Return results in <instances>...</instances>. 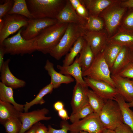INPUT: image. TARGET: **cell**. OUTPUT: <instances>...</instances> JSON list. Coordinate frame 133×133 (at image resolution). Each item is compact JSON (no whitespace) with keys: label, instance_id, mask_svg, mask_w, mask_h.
<instances>
[{"label":"cell","instance_id":"1","mask_svg":"<svg viewBox=\"0 0 133 133\" xmlns=\"http://www.w3.org/2000/svg\"><path fill=\"white\" fill-rule=\"evenodd\" d=\"M68 24L58 22L43 30L36 37L37 50L49 54L58 44Z\"/></svg>","mask_w":133,"mask_h":133},{"label":"cell","instance_id":"2","mask_svg":"<svg viewBox=\"0 0 133 133\" xmlns=\"http://www.w3.org/2000/svg\"><path fill=\"white\" fill-rule=\"evenodd\" d=\"M65 0H27L28 9L33 18L56 19L65 5Z\"/></svg>","mask_w":133,"mask_h":133},{"label":"cell","instance_id":"3","mask_svg":"<svg viewBox=\"0 0 133 133\" xmlns=\"http://www.w3.org/2000/svg\"><path fill=\"white\" fill-rule=\"evenodd\" d=\"M85 31L83 26L68 24L58 44L50 53V55L56 60H60L68 53L77 40L83 36Z\"/></svg>","mask_w":133,"mask_h":133},{"label":"cell","instance_id":"4","mask_svg":"<svg viewBox=\"0 0 133 133\" xmlns=\"http://www.w3.org/2000/svg\"><path fill=\"white\" fill-rule=\"evenodd\" d=\"M22 29L16 35L5 39L1 45L4 48L5 53L11 55L31 54L37 50L36 37L26 40L21 36Z\"/></svg>","mask_w":133,"mask_h":133},{"label":"cell","instance_id":"5","mask_svg":"<svg viewBox=\"0 0 133 133\" xmlns=\"http://www.w3.org/2000/svg\"><path fill=\"white\" fill-rule=\"evenodd\" d=\"M99 116L106 129L114 130L124 123L121 109L118 104L114 100H105Z\"/></svg>","mask_w":133,"mask_h":133},{"label":"cell","instance_id":"6","mask_svg":"<svg viewBox=\"0 0 133 133\" xmlns=\"http://www.w3.org/2000/svg\"><path fill=\"white\" fill-rule=\"evenodd\" d=\"M111 75L110 68L105 61L103 51L95 57L90 66L83 73V77L103 81L116 88Z\"/></svg>","mask_w":133,"mask_h":133},{"label":"cell","instance_id":"7","mask_svg":"<svg viewBox=\"0 0 133 133\" xmlns=\"http://www.w3.org/2000/svg\"><path fill=\"white\" fill-rule=\"evenodd\" d=\"M29 19L23 16L16 14L7 15L0 20V45L10 35L22 27H26Z\"/></svg>","mask_w":133,"mask_h":133},{"label":"cell","instance_id":"8","mask_svg":"<svg viewBox=\"0 0 133 133\" xmlns=\"http://www.w3.org/2000/svg\"><path fill=\"white\" fill-rule=\"evenodd\" d=\"M105 129L99 115L94 112L69 125L70 133H78L81 131L90 133H102Z\"/></svg>","mask_w":133,"mask_h":133},{"label":"cell","instance_id":"9","mask_svg":"<svg viewBox=\"0 0 133 133\" xmlns=\"http://www.w3.org/2000/svg\"><path fill=\"white\" fill-rule=\"evenodd\" d=\"M118 2L109 6L100 15L104 20L107 31L110 33H113L119 25L127 8L119 5Z\"/></svg>","mask_w":133,"mask_h":133},{"label":"cell","instance_id":"10","mask_svg":"<svg viewBox=\"0 0 133 133\" xmlns=\"http://www.w3.org/2000/svg\"><path fill=\"white\" fill-rule=\"evenodd\" d=\"M58 22L56 19L49 18L29 19L27 25L22 30L21 35L26 40L34 39L43 30Z\"/></svg>","mask_w":133,"mask_h":133},{"label":"cell","instance_id":"11","mask_svg":"<svg viewBox=\"0 0 133 133\" xmlns=\"http://www.w3.org/2000/svg\"><path fill=\"white\" fill-rule=\"evenodd\" d=\"M49 112V110L46 108L29 112H21L19 118L22 125L19 133H24L33 126L40 121H48L50 120L51 117L46 116Z\"/></svg>","mask_w":133,"mask_h":133},{"label":"cell","instance_id":"12","mask_svg":"<svg viewBox=\"0 0 133 133\" xmlns=\"http://www.w3.org/2000/svg\"><path fill=\"white\" fill-rule=\"evenodd\" d=\"M83 78L88 87L105 100H114L115 97L118 94L116 88L105 82L87 77Z\"/></svg>","mask_w":133,"mask_h":133},{"label":"cell","instance_id":"13","mask_svg":"<svg viewBox=\"0 0 133 133\" xmlns=\"http://www.w3.org/2000/svg\"><path fill=\"white\" fill-rule=\"evenodd\" d=\"M95 57L102 52L108 44L106 33L104 32L86 31L83 36Z\"/></svg>","mask_w":133,"mask_h":133},{"label":"cell","instance_id":"14","mask_svg":"<svg viewBox=\"0 0 133 133\" xmlns=\"http://www.w3.org/2000/svg\"><path fill=\"white\" fill-rule=\"evenodd\" d=\"M56 19L58 22L74 23L84 27L86 22L77 14L69 0H66L65 5L59 12Z\"/></svg>","mask_w":133,"mask_h":133},{"label":"cell","instance_id":"15","mask_svg":"<svg viewBox=\"0 0 133 133\" xmlns=\"http://www.w3.org/2000/svg\"><path fill=\"white\" fill-rule=\"evenodd\" d=\"M88 88L76 82L73 88L71 103L72 109L71 114L77 113L89 104L86 92Z\"/></svg>","mask_w":133,"mask_h":133},{"label":"cell","instance_id":"16","mask_svg":"<svg viewBox=\"0 0 133 133\" xmlns=\"http://www.w3.org/2000/svg\"><path fill=\"white\" fill-rule=\"evenodd\" d=\"M118 93L128 103L133 101V84L131 80L118 74L111 75Z\"/></svg>","mask_w":133,"mask_h":133},{"label":"cell","instance_id":"17","mask_svg":"<svg viewBox=\"0 0 133 133\" xmlns=\"http://www.w3.org/2000/svg\"><path fill=\"white\" fill-rule=\"evenodd\" d=\"M10 61V59H8L4 61L0 69L1 82L13 89L24 87L26 84L25 82L16 77L11 72L9 66Z\"/></svg>","mask_w":133,"mask_h":133},{"label":"cell","instance_id":"18","mask_svg":"<svg viewBox=\"0 0 133 133\" xmlns=\"http://www.w3.org/2000/svg\"><path fill=\"white\" fill-rule=\"evenodd\" d=\"M54 66L52 63L47 60L44 67L50 77V83L54 89L58 88L62 84H68L74 82V79L71 76L64 75L57 72L55 69Z\"/></svg>","mask_w":133,"mask_h":133},{"label":"cell","instance_id":"19","mask_svg":"<svg viewBox=\"0 0 133 133\" xmlns=\"http://www.w3.org/2000/svg\"><path fill=\"white\" fill-rule=\"evenodd\" d=\"M57 67L59 70V72L61 74L73 77L76 82L80 83L84 87L88 88L83 78V72L77 57L71 64L67 66L58 65L57 66Z\"/></svg>","mask_w":133,"mask_h":133},{"label":"cell","instance_id":"20","mask_svg":"<svg viewBox=\"0 0 133 133\" xmlns=\"http://www.w3.org/2000/svg\"><path fill=\"white\" fill-rule=\"evenodd\" d=\"M83 1L89 15L98 16L109 6L118 1L111 0H84Z\"/></svg>","mask_w":133,"mask_h":133},{"label":"cell","instance_id":"21","mask_svg":"<svg viewBox=\"0 0 133 133\" xmlns=\"http://www.w3.org/2000/svg\"><path fill=\"white\" fill-rule=\"evenodd\" d=\"M108 43L129 47L133 46V31L124 28L108 40Z\"/></svg>","mask_w":133,"mask_h":133},{"label":"cell","instance_id":"22","mask_svg":"<svg viewBox=\"0 0 133 133\" xmlns=\"http://www.w3.org/2000/svg\"><path fill=\"white\" fill-rule=\"evenodd\" d=\"M131 62L129 48L123 46L110 69L111 75L118 74Z\"/></svg>","mask_w":133,"mask_h":133},{"label":"cell","instance_id":"23","mask_svg":"<svg viewBox=\"0 0 133 133\" xmlns=\"http://www.w3.org/2000/svg\"><path fill=\"white\" fill-rule=\"evenodd\" d=\"M80 54L79 56L77 58L83 73L90 66L95 57L89 45L85 41Z\"/></svg>","mask_w":133,"mask_h":133},{"label":"cell","instance_id":"24","mask_svg":"<svg viewBox=\"0 0 133 133\" xmlns=\"http://www.w3.org/2000/svg\"><path fill=\"white\" fill-rule=\"evenodd\" d=\"M114 100L118 104L121 109L123 123L128 126L133 132V111L120 94H118L116 96Z\"/></svg>","mask_w":133,"mask_h":133},{"label":"cell","instance_id":"25","mask_svg":"<svg viewBox=\"0 0 133 133\" xmlns=\"http://www.w3.org/2000/svg\"><path fill=\"white\" fill-rule=\"evenodd\" d=\"M0 100L9 103L13 105L18 111H24V105L16 102L14 97L13 89L0 82Z\"/></svg>","mask_w":133,"mask_h":133},{"label":"cell","instance_id":"26","mask_svg":"<svg viewBox=\"0 0 133 133\" xmlns=\"http://www.w3.org/2000/svg\"><path fill=\"white\" fill-rule=\"evenodd\" d=\"M21 112L11 104L0 100V123L2 124L8 119L13 117L19 118Z\"/></svg>","mask_w":133,"mask_h":133},{"label":"cell","instance_id":"27","mask_svg":"<svg viewBox=\"0 0 133 133\" xmlns=\"http://www.w3.org/2000/svg\"><path fill=\"white\" fill-rule=\"evenodd\" d=\"M85 41L83 36L80 37L77 40L70 49V52L66 55L63 61V66H69L73 63L75 57L82 50Z\"/></svg>","mask_w":133,"mask_h":133},{"label":"cell","instance_id":"28","mask_svg":"<svg viewBox=\"0 0 133 133\" xmlns=\"http://www.w3.org/2000/svg\"><path fill=\"white\" fill-rule=\"evenodd\" d=\"M54 88L50 83L41 89L36 97L29 102H26L24 105V111L25 112H28L31 107L35 105H42L45 103V101L43 97L46 95L51 93Z\"/></svg>","mask_w":133,"mask_h":133},{"label":"cell","instance_id":"29","mask_svg":"<svg viewBox=\"0 0 133 133\" xmlns=\"http://www.w3.org/2000/svg\"><path fill=\"white\" fill-rule=\"evenodd\" d=\"M122 47L117 44L108 43L103 51L105 61L110 69Z\"/></svg>","mask_w":133,"mask_h":133},{"label":"cell","instance_id":"30","mask_svg":"<svg viewBox=\"0 0 133 133\" xmlns=\"http://www.w3.org/2000/svg\"><path fill=\"white\" fill-rule=\"evenodd\" d=\"M12 8L7 15L16 14L24 16L29 19H33L25 0H14Z\"/></svg>","mask_w":133,"mask_h":133},{"label":"cell","instance_id":"31","mask_svg":"<svg viewBox=\"0 0 133 133\" xmlns=\"http://www.w3.org/2000/svg\"><path fill=\"white\" fill-rule=\"evenodd\" d=\"M86 92L89 104L94 112L99 115L104 105L105 100L92 90L88 88Z\"/></svg>","mask_w":133,"mask_h":133},{"label":"cell","instance_id":"32","mask_svg":"<svg viewBox=\"0 0 133 133\" xmlns=\"http://www.w3.org/2000/svg\"><path fill=\"white\" fill-rule=\"evenodd\" d=\"M103 26L102 21L98 16L89 15L84 28L86 31H100Z\"/></svg>","mask_w":133,"mask_h":133},{"label":"cell","instance_id":"33","mask_svg":"<svg viewBox=\"0 0 133 133\" xmlns=\"http://www.w3.org/2000/svg\"><path fill=\"white\" fill-rule=\"evenodd\" d=\"M7 133H19L22 124L19 118L13 117L6 120L3 124Z\"/></svg>","mask_w":133,"mask_h":133},{"label":"cell","instance_id":"34","mask_svg":"<svg viewBox=\"0 0 133 133\" xmlns=\"http://www.w3.org/2000/svg\"><path fill=\"white\" fill-rule=\"evenodd\" d=\"M69 1L78 15L86 21L89 15L83 0Z\"/></svg>","mask_w":133,"mask_h":133},{"label":"cell","instance_id":"35","mask_svg":"<svg viewBox=\"0 0 133 133\" xmlns=\"http://www.w3.org/2000/svg\"><path fill=\"white\" fill-rule=\"evenodd\" d=\"M94 112L93 109L89 104L77 113L71 114L69 116V120L72 123H73L85 118Z\"/></svg>","mask_w":133,"mask_h":133},{"label":"cell","instance_id":"36","mask_svg":"<svg viewBox=\"0 0 133 133\" xmlns=\"http://www.w3.org/2000/svg\"><path fill=\"white\" fill-rule=\"evenodd\" d=\"M14 2V0H6L3 4H0V20L2 19L11 9Z\"/></svg>","mask_w":133,"mask_h":133},{"label":"cell","instance_id":"37","mask_svg":"<svg viewBox=\"0 0 133 133\" xmlns=\"http://www.w3.org/2000/svg\"><path fill=\"white\" fill-rule=\"evenodd\" d=\"M69 124L66 121L63 120L61 124V129H55L50 125L48 127V133H67L69 131Z\"/></svg>","mask_w":133,"mask_h":133},{"label":"cell","instance_id":"38","mask_svg":"<svg viewBox=\"0 0 133 133\" xmlns=\"http://www.w3.org/2000/svg\"><path fill=\"white\" fill-rule=\"evenodd\" d=\"M118 75L125 78L133 79V62H131L129 63Z\"/></svg>","mask_w":133,"mask_h":133},{"label":"cell","instance_id":"39","mask_svg":"<svg viewBox=\"0 0 133 133\" xmlns=\"http://www.w3.org/2000/svg\"><path fill=\"white\" fill-rule=\"evenodd\" d=\"M130 10L125 18L124 21V28L133 31V8Z\"/></svg>","mask_w":133,"mask_h":133},{"label":"cell","instance_id":"40","mask_svg":"<svg viewBox=\"0 0 133 133\" xmlns=\"http://www.w3.org/2000/svg\"><path fill=\"white\" fill-rule=\"evenodd\" d=\"M114 131L115 133H133L131 128L124 123L117 127Z\"/></svg>","mask_w":133,"mask_h":133},{"label":"cell","instance_id":"41","mask_svg":"<svg viewBox=\"0 0 133 133\" xmlns=\"http://www.w3.org/2000/svg\"><path fill=\"white\" fill-rule=\"evenodd\" d=\"M48 128L43 124L39 122L36 129V133H48Z\"/></svg>","mask_w":133,"mask_h":133},{"label":"cell","instance_id":"42","mask_svg":"<svg viewBox=\"0 0 133 133\" xmlns=\"http://www.w3.org/2000/svg\"><path fill=\"white\" fill-rule=\"evenodd\" d=\"M58 115L63 120L67 121L69 119L70 116H68L67 111L64 108L58 111Z\"/></svg>","mask_w":133,"mask_h":133},{"label":"cell","instance_id":"43","mask_svg":"<svg viewBox=\"0 0 133 133\" xmlns=\"http://www.w3.org/2000/svg\"><path fill=\"white\" fill-rule=\"evenodd\" d=\"M6 54L5 49L2 45H0V69L1 68L4 62V57Z\"/></svg>","mask_w":133,"mask_h":133},{"label":"cell","instance_id":"44","mask_svg":"<svg viewBox=\"0 0 133 133\" xmlns=\"http://www.w3.org/2000/svg\"><path fill=\"white\" fill-rule=\"evenodd\" d=\"M54 109L58 112L64 108V105L61 101H58L53 104Z\"/></svg>","mask_w":133,"mask_h":133},{"label":"cell","instance_id":"45","mask_svg":"<svg viewBox=\"0 0 133 133\" xmlns=\"http://www.w3.org/2000/svg\"><path fill=\"white\" fill-rule=\"evenodd\" d=\"M121 4L123 7L133 8V0H128L123 1L121 3Z\"/></svg>","mask_w":133,"mask_h":133},{"label":"cell","instance_id":"46","mask_svg":"<svg viewBox=\"0 0 133 133\" xmlns=\"http://www.w3.org/2000/svg\"><path fill=\"white\" fill-rule=\"evenodd\" d=\"M38 123L34 125L24 133H36V130Z\"/></svg>","mask_w":133,"mask_h":133},{"label":"cell","instance_id":"47","mask_svg":"<svg viewBox=\"0 0 133 133\" xmlns=\"http://www.w3.org/2000/svg\"><path fill=\"white\" fill-rule=\"evenodd\" d=\"M128 48L130 58L131 62H133V46Z\"/></svg>","mask_w":133,"mask_h":133},{"label":"cell","instance_id":"48","mask_svg":"<svg viewBox=\"0 0 133 133\" xmlns=\"http://www.w3.org/2000/svg\"><path fill=\"white\" fill-rule=\"evenodd\" d=\"M102 133H115L114 130L105 129L103 131Z\"/></svg>","mask_w":133,"mask_h":133},{"label":"cell","instance_id":"49","mask_svg":"<svg viewBox=\"0 0 133 133\" xmlns=\"http://www.w3.org/2000/svg\"><path fill=\"white\" fill-rule=\"evenodd\" d=\"M127 104L130 107H133V101L127 103Z\"/></svg>","mask_w":133,"mask_h":133},{"label":"cell","instance_id":"50","mask_svg":"<svg viewBox=\"0 0 133 133\" xmlns=\"http://www.w3.org/2000/svg\"><path fill=\"white\" fill-rule=\"evenodd\" d=\"M78 133H90L85 132H84V131H81Z\"/></svg>","mask_w":133,"mask_h":133},{"label":"cell","instance_id":"51","mask_svg":"<svg viewBox=\"0 0 133 133\" xmlns=\"http://www.w3.org/2000/svg\"><path fill=\"white\" fill-rule=\"evenodd\" d=\"M132 83L133 84V79H132L131 80Z\"/></svg>","mask_w":133,"mask_h":133}]
</instances>
